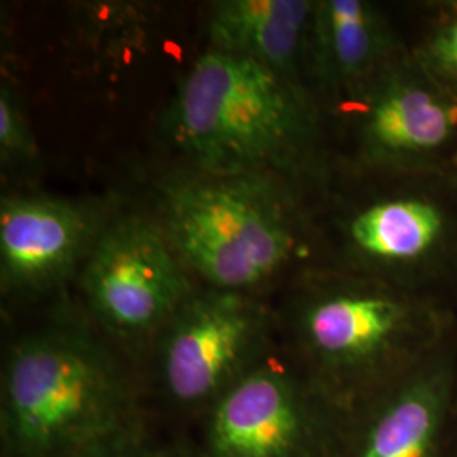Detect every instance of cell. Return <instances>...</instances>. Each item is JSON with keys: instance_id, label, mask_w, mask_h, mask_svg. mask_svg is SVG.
Returning <instances> with one entry per match:
<instances>
[{"instance_id": "cell-11", "label": "cell", "mask_w": 457, "mask_h": 457, "mask_svg": "<svg viewBox=\"0 0 457 457\" xmlns=\"http://www.w3.org/2000/svg\"><path fill=\"white\" fill-rule=\"evenodd\" d=\"M94 237L90 213L49 196L4 198L0 205V278L7 294L48 290L70 275Z\"/></svg>"}, {"instance_id": "cell-6", "label": "cell", "mask_w": 457, "mask_h": 457, "mask_svg": "<svg viewBox=\"0 0 457 457\" xmlns=\"http://www.w3.org/2000/svg\"><path fill=\"white\" fill-rule=\"evenodd\" d=\"M454 175L415 177L413 183L360 207L345 222L361 275L445 298L457 278V207L442 183Z\"/></svg>"}, {"instance_id": "cell-8", "label": "cell", "mask_w": 457, "mask_h": 457, "mask_svg": "<svg viewBox=\"0 0 457 457\" xmlns=\"http://www.w3.org/2000/svg\"><path fill=\"white\" fill-rule=\"evenodd\" d=\"M361 162L395 177L457 175V98L409 49L358 98Z\"/></svg>"}, {"instance_id": "cell-12", "label": "cell", "mask_w": 457, "mask_h": 457, "mask_svg": "<svg viewBox=\"0 0 457 457\" xmlns=\"http://www.w3.org/2000/svg\"><path fill=\"white\" fill-rule=\"evenodd\" d=\"M311 45L317 73L351 100L407 53L388 21L362 0L315 2Z\"/></svg>"}, {"instance_id": "cell-10", "label": "cell", "mask_w": 457, "mask_h": 457, "mask_svg": "<svg viewBox=\"0 0 457 457\" xmlns=\"http://www.w3.org/2000/svg\"><path fill=\"white\" fill-rule=\"evenodd\" d=\"M332 457H457V337L345 411Z\"/></svg>"}, {"instance_id": "cell-7", "label": "cell", "mask_w": 457, "mask_h": 457, "mask_svg": "<svg viewBox=\"0 0 457 457\" xmlns=\"http://www.w3.org/2000/svg\"><path fill=\"white\" fill-rule=\"evenodd\" d=\"M271 315L251 296L211 288L194 294L166 324L160 381L166 398L204 415L268 351Z\"/></svg>"}, {"instance_id": "cell-17", "label": "cell", "mask_w": 457, "mask_h": 457, "mask_svg": "<svg viewBox=\"0 0 457 457\" xmlns=\"http://www.w3.org/2000/svg\"><path fill=\"white\" fill-rule=\"evenodd\" d=\"M154 457H205L200 449H192V447H158Z\"/></svg>"}, {"instance_id": "cell-14", "label": "cell", "mask_w": 457, "mask_h": 457, "mask_svg": "<svg viewBox=\"0 0 457 457\" xmlns=\"http://www.w3.org/2000/svg\"><path fill=\"white\" fill-rule=\"evenodd\" d=\"M409 53L428 79L457 98V0L436 7Z\"/></svg>"}, {"instance_id": "cell-16", "label": "cell", "mask_w": 457, "mask_h": 457, "mask_svg": "<svg viewBox=\"0 0 457 457\" xmlns=\"http://www.w3.org/2000/svg\"><path fill=\"white\" fill-rule=\"evenodd\" d=\"M0 154L7 163L33 160L36 154L33 134L11 90L0 94Z\"/></svg>"}, {"instance_id": "cell-5", "label": "cell", "mask_w": 457, "mask_h": 457, "mask_svg": "<svg viewBox=\"0 0 457 457\" xmlns=\"http://www.w3.org/2000/svg\"><path fill=\"white\" fill-rule=\"evenodd\" d=\"M345 411L270 349L204 413L205 457H332Z\"/></svg>"}, {"instance_id": "cell-3", "label": "cell", "mask_w": 457, "mask_h": 457, "mask_svg": "<svg viewBox=\"0 0 457 457\" xmlns=\"http://www.w3.org/2000/svg\"><path fill=\"white\" fill-rule=\"evenodd\" d=\"M115 361L75 330H45L14 344L2 375L5 457H71L141 417Z\"/></svg>"}, {"instance_id": "cell-13", "label": "cell", "mask_w": 457, "mask_h": 457, "mask_svg": "<svg viewBox=\"0 0 457 457\" xmlns=\"http://www.w3.org/2000/svg\"><path fill=\"white\" fill-rule=\"evenodd\" d=\"M313 11L309 0L219 2L209 22L211 49L270 66L300 87L296 73Z\"/></svg>"}, {"instance_id": "cell-9", "label": "cell", "mask_w": 457, "mask_h": 457, "mask_svg": "<svg viewBox=\"0 0 457 457\" xmlns=\"http://www.w3.org/2000/svg\"><path fill=\"white\" fill-rule=\"evenodd\" d=\"M82 285L98 320L124 339L160 334L195 294L173 245L141 219L120 220L100 236Z\"/></svg>"}, {"instance_id": "cell-2", "label": "cell", "mask_w": 457, "mask_h": 457, "mask_svg": "<svg viewBox=\"0 0 457 457\" xmlns=\"http://www.w3.org/2000/svg\"><path fill=\"white\" fill-rule=\"evenodd\" d=\"M315 114L305 90L254 60L205 51L170 111L177 145L212 177L290 168L311 147Z\"/></svg>"}, {"instance_id": "cell-15", "label": "cell", "mask_w": 457, "mask_h": 457, "mask_svg": "<svg viewBox=\"0 0 457 457\" xmlns=\"http://www.w3.org/2000/svg\"><path fill=\"white\" fill-rule=\"evenodd\" d=\"M158 447L149 439L143 415L88 444L71 457H154Z\"/></svg>"}, {"instance_id": "cell-1", "label": "cell", "mask_w": 457, "mask_h": 457, "mask_svg": "<svg viewBox=\"0 0 457 457\" xmlns=\"http://www.w3.org/2000/svg\"><path fill=\"white\" fill-rule=\"evenodd\" d=\"M290 326L294 360L336 407L349 411L457 337V313L437 295L360 273L309 287Z\"/></svg>"}, {"instance_id": "cell-4", "label": "cell", "mask_w": 457, "mask_h": 457, "mask_svg": "<svg viewBox=\"0 0 457 457\" xmlns=\"http://www.w3.org/2000/svg\"><path fill=\"white\" fill-rule=\"evenodd\" d=\"M164 217L175 253L215 290L245 294L277 275L296 245L281 200L256 175L170 187Z\"/></svg>"}]
</instances>
